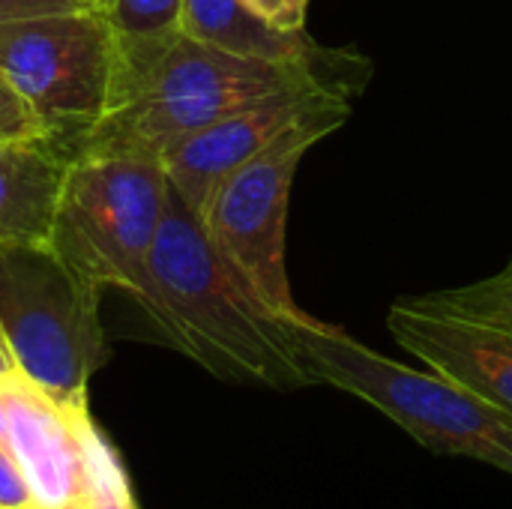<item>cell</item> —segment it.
<instances>
[{
  "label": "cell",
  "mask_w": 512,
  "mask_h": 509,
  "mask_svg": "<svg viewBox=\"0 0 512 509\" xmlns=\"http://www.w3.org/2000/svg\"><path fill=\"white\" fill-rule=\"evenodd\" d=\"M366 78V60L330 48L303 60H264L204 45L186 33L147 45L117 42L108 111L69 150L162 159L186 135L255 99L318 87L354 93Z\"/></svg>",
  "instance_id": "6da1fadb"
},
{
  "label": "cell",
  "mask_w": 512,
  "mask_h": 509,
  "mask_svg": "<svg viewBox=\"0 0 512 509\" xmlns=\"http://www.w3.org/2000/svg\"><path fill=\"white\" fill-rule=\"evenodd\" d=\"M135 303L171 348L216 378L270 390L315 387L303 351L312 315L270 306L216 252L174 189Z\"/></svg>",
  "instance_id": "7a4b0ae2"
},
{
  "label": "cell",
  "mask_w": 512,
  "mask_h": 509,
  "mask_svg": "<svg viewBox=\"0 0 512 509\" xmlns=\"http://www.w3.org/2000/svg\"><path fill=\"white\" fill-rule=\"evenodd\" d=\"M315 387H336L372 405L426 450L474 459L512 477V414L432 369H414L312 318L303 333Z\"/></svg>",
  "instance_id": "3957f363"
},
{
  "label": "cell",
  "mask_w": 512,
  "mask_h": 509,
  "mask_svg": "<svg viewBox=\"0 0 512 509\" xmlns=\"http://www.w3.org/2000/svg\"><path fill=\"white\" fill-rule=\"evenodd\" d=\"M168 174L159 159L72 153L60 180L48 246L96 288L138 300L168 207Z\"/></svg>",
  "instance_id": "277c9868"
},
{
  "label": "cell",
  "mask_w": 512,
  "mask_h": 509,
  "mask_svg": "<svg viewBox=\"0 0 512 509\" xmlns=\"http://www.w3.org/2000/svg\"><path fill=\"white\" fill-rule=\"evenodd\" d=\"M99 291L48 243L0 246V339L15 369L60 405L84 402L105 360Z\"/></svg>",
  "instance_id": "5b68a950"
},
{
  "label": "cell",
  "mask_w": 512,
  "mask_h": 509,
  "mask_svg": "<svg viewBox=\"0 0 512 509\" xmlns=\"http://www.w3.org/2000/svg\"><path fill=\"white\" fill-rule=\"evenodd\" d=\"M351 117L348 99H333L258 156L231 171L207 198L201 225L216 252L279 312H303L291 294L285 231L291 186L303 156Z\"/></svg>",
  "instance_id": "8992f818"
},
{
  "label": "cell",
  "mask_w": 512,
  "mask_h": 509,
  "mask_svg": "<svg viewBox=\"0 0 512 509\" xmlns=\"http://www.w3.org/2000/svg\"><path fill=\"white\" fill-rule=\"evenodd\" d=\"M114 69L117 36L99 6L0 24V72L57 141L72 144L108 111Z\"/></svg>",
  "instance_id": "52a82bcc"
},
{
  "label": "cell",
  "mask_w": 512,
  "mask_h": 509,
  "mask_svg": "<svg viewBox=\"0 0 512 509\" xmlns=\"http://www.w3.org/2000/svg\"><path fill=\"white\" fill-rule=\"evenodd\" d=\"M333 99H351V93L330 87L285 90L255 99L219 117L216 123L186 135L159 159L171 189L195 216H201L207 198L231 171H237L243 162L270 147L279 135H285L291 126H297Z\"/></svg>",
  "instance_id": "ba28073f"
},
{
  "label": "cell",
  "mask_w": 512,
  "mask_h": 509,
  "mask_svg": "<svg viewBox=\"0 0 512 509\" xmlns=\"http://www.w3.org/2000/svg\"><path fill=\"white\" fill-rule=\"evenodd\" d=\"M387 330L426 369L512 414V330L441 309L426 297L396 300Z\"/></svg>",
  "instance_id": "9c48e42d"
},
{
  "label": "cell",
  "mask_w": 512,
  "mask_h": 509,
  "mask_svg": "<svg viewBox=\"0 0 512 509\" xmlns=\"http://www.w3.org/2000/svg\"><path fill=\"white\" fill-rule=\"evenodd\" d=\"M9 450L30 486L33 509H78L81 450L75 405L54 402L18 369L0 375ZM87 402V399H84Z\"/></svg>",
  "instance_id": "30bf717a"
},
{
  "label": "cell",
  "mask_w": 512,
  "mask_h": 509,
  "mask_svg": "<svg viewBox=\"0 0 512 509\" xmlns=\"http://www.w3.org/2000/svg\"><path fill=\"white\" fill-rule=\"evenodd\" d=\"M69 156L57 138L0 141V246L48 243Z\"/></svg>",
  "instance_id": "8fae6325"
},
{
  "label": "cell",
  "mask_w": 512,
  "mask_h": 509,
  "mask_svg": "<svg viewBox=\"0 0 512 509\" xmlns=\"http://www.w3.org/2000/svg\"><path fill=\"white\" fill-rule=\"evenodd\" d=\"M180 33L231 54L264 60H303L324 51L306 36V30L282 33L264 24L243 6V0H183Z\"/></svg>",
  "instance_id": "7c38bea8"
},
{
  "label": "cell",
  "mask_w": 512,
  "mask_h": 509,
  "mask_svg": "<svg viewBox=\"0 0 512 509\" xmlns=\"http://www.w3.org/2000/svg\"><path fill=\"white\" fill-rule=\"evenodd\" d=\"M75 429H78V450H81L78 509H138L126 468L114 444L93 423L87 402L75 405Z\"/></svg>",
  "instance_id": "4fadbf2b"
},
{
  "label": "cell",
  "mask_w": 512,
  "mask_h": 509,
  "mask_svg": "<svg viewBox=\"0 0 512 509\" xmlns=\"http://www.w3.org/2000/svg\"><path fill=\"white\" fill-rule=\"evenodd\" d=\"M183 0H114L105 12L120 45H147L180 33Z\"/></svg>",
  "instance_id": "5bb4252c"
},
{
  "label": "cell",
  "mask_w": 512,
  "mask_h": 509,
  "mask_svg": "<svg viewBox=\"0 0 512 509\" xmlns=\"http://www.w3.org/2000/svg\"><path fill=\"white\" fill-rule=\"evenodd\" d=\"M423 297L441 309L471 315V318L512 330V267H504L498 276H489L483 282H474L465 288H450V291H435V294H423Z\"/></svg>",
  "instance_id": "9a60e30c"
},
{
  "label": "cell",
  "mask_w": 512,
  "mask_h": 509,
  "mask_svg": "<svg viewBox=\"0 0 512 509\" xmlns=\"http://www.w3.org/2000/svg\"><path fill=\"white\" fill-rule=\"evenodd\" d=\"M30 138H51L30 102L6 81L0 72V141H30Z\"/></svg>",
  "instance_id": "2e32d148"
},
{
  "label": "cell",
  "mask_w": 512,
  "mask_h": 509,
  "mask_svg": "<svg viewBox=\"0 0 512 509\" xmlns=\"http://www.w3.org/2000/svg\"><path fill=\"white\" fill-rule=\"evenodd\" d=\"M243 6L258 15L264 24L282 33H303L306 30V9L309 0H243Z\"/></svg>",
  "instance_id": "e0dca14e"
},
{
  "label": "cell",
  "mask_w": 512,
  "mask_h": 509,
  "mask_svg": "<svg viewBox=\"0 0 512 509\" xmlns=\"http://www.w3.org/2000/svg\"><path fill=\"white\" fill-rule=\"evenodd\" d=\"M33 507L30 486L9 450V444H0V509H27Z\"/></svg>",
  "instance_id": "ac0fdd59"
},
{
  "label": "cell",
  "mask_w": 512,
  "mask_h": 509,
  "mask_svg": "<svg viewBox=\"0 0 512 509\" xmlns=\"http://www.w3.org/2000/svg\"><path fill=\"white\" fill-rule=\"evenodd\" d=\"M87 6L84 0H0V24L18 21V18H33L45 12H63V9H78Z\"/></svg>",
  "instance_id": "d6986e66"
},
{
  "label": "cell",
  "mask_w": 512,
  "mask_h": 509,
  "mask_svg": "<svg viewBox=\"0 0 512 509\" xmlns=\"http://www.w3.org/2000/svg\"><path fill=\"white\" fill-rule=\"evenodd\" d=\"M0 444H9V423H6V402L0 393Z\"/></svg>",
  "instance_id": "ffe728a7"
},
{
  "label": "cell",
  "mask_w": 512,
  "mask_h": 509,
  "mask_svg": "<svg viewBox=\"0 0 512 509\" xmlns=\"http://www.w3.org/2000/svg\"><path fill=\"white\" fill-rule=\"evenodd\" d=\"M15 369V363H12V357H9V351H6V345H3V339H0V375H6V372H12Z\"/></svg>",
  "instance_id": "44dd1931"
},
{
  "label": "cell",
  "mask_w": 512,
  "mask_h": 509,
  "mask_svg": "<svg viewBox=\"0 0 512 509\" xmlns=\"http://www.w3.org/2000/svg\"><path fill=\"white\" fill-rule=\"evenodd\" d=\"M84 3H87V6H99V9H108V6H111L114 0H84Z\"/></svg>",
  "instance_id": "7402d4cb"
},
{
  "label": "cell",
  "mask_w": 512,
  "mask_h": 509,
  "mask_svg": "<svg viewBox=\"0 0 512 509\" xmlns=\"http://www.w3.org/2000/svg\"><path fill=\"white\" fill-rule=\"evenodd\" d=\"M507 267H512V258H510V264H507Z\"/></svg>",
  "instance_id": "603a6c76"
},
{
  "label": "cell",
  "mask_w": 512,
  "mask_h": 509,
  "mask_svg": "<svg viewBox=\"0 0 512 509\" xmlns=\"http://www.w3.org/2000/svg\"><path fill=\"white\" fill-rule=\"evenodd\" d=\"M27 509H33V507H27Z\"/></svg>",
  "instance_id": "cb8c5ba5"
}]
</instances>
